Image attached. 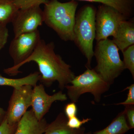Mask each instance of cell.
<instances>
[{"instance_id": "obj_1", "label": "cell", "mask_w": 134, "mask_h": 134, "mask_svg": "<svg viewBox=\"0 0 134 134\" xmlns=\"http://www.w3.org/2000/svg\"><path fill=\"white\" fill-rule=\"evenodd\" d=\"M53 42L46 43L41 39L33 52L27 59L22 63L19 68L26 63H36L38 66L40 75V81L42 84L50 87L57 82L62 90L70 83L75 76L71 67L54 52Z\"/></svg>"}, {"instance_id": "obj_2", "label": "cell", "mask_w": 134, "mask_h": 134, "mask_svg": "<svg viewBox=\"0 0 134 134\" xmlns=\"http://www.w3.org/2000/svg\"><path fill=\"white\" fill-rule=\"evenodd\" d=\"M44 5V23L63 41H74V29L78 2L72 0L65 3L58 0H48Z\"/></svg>"}, {"instance_id": "obj_3", "label": "cell", "mask_w": 134, "mask_h": 134, "mask_svg": "<svg viewBox=\"0 0 134 134\" xmlns=\"http://www.w3.org/2000/svg\"><path fill=\"white\" fill-rule=\"evenodd\" d=\"M97 9L92 5L81 8L75 17L74 42L87 59L86 68H91L94 56L93 41L96 38Z\"/></svg>"}, {"instance_id": "obj_4", "label": "cell", "mask_w": 134, "mask_h": 134, "mask_svg": "<svg viewBox=\"0 0 134 134\" xmlns=\"http://www.w3.org/2000/svg\"><path fill=\"white\" fill-rule=\"evenodd\" d=\"M119 50L109 38L97 41L94 51L97 65L94 69L110 85L125 69Z\"/></svg>"}, {"instance_id": "obj_5", "label": "cell", "mask_w": 134, "mask_h": 134, "mask_svg": "<svg viewBox=\"0 0 134 134\" xmlns=\"http://www.w3.org/2000/svg\"><path fill=\"white\" fill-rule=\"evenodd\" d=\"M67 85V96L71 102L76 103L80 96L85 93H90L97 103L100 102L101 97L108 91L110 85L96 72L94 69L86 68L81 74L75 76Z\"/></svg>"}, {"instance_id": "obj_6", "label": "cell", "mask_w": 134, "mask_h": 134, "mask_svg": "<svg viewBox=\"0 0 134 134\" xmlns=\"http://www.w3.org/2000/svg\"><path fill=\"white\" fill-rule=\"evenodd\" d=\"M41 39L40 32L38 30L14 37L9 50L14 65L4 69V73L11 76L20 73L19 66L31 55Z\"/></svg>"}, {"instance_id": "obj_7", "label": "cell", "mask_w": 134, "mask_h": 134, "mask_svg": "<svg viewBox=\"0 0 134 134\" xmlns=\"http://www.w3.org/2000/svg\"><path fill=\"white\" fill-rule=\"evenodd\" d=\"M129 19L114 8L104 4L99 5L96 16L97 42L113 37L121 23Z\"/></svg>"}, {"instance_id": "obj_8", "label": "cell", "mask_w": 134, "mask_h": 134, "mask_svg": "<svg viewBox=\"0 0 134 134\" xmlns=\"http://www.w3.org/2000/svg\"><path fill=\"white\" fill-rule=\"evenodd\" d=\"M33 87L24 85L14 88L5 118L10 125H16L31 107Z\"/></svg>"}, {"instance_id": "obj_9", "label": "cell", "mask_w": 134, "mask_h": 134, "mask_svg": "<svg viewBox=\"0 0 134 134\" xmlns=\"http://www.w3.org/2000/svg\"><path fill=\"white\" fill-rule=\"evenodd\" d=\"M43 22V10L40 6L18 10L11 22L14 37L37 30Z\"/></svg>"}, {"instance_id": "obj_10", "label": "cell", "mask_w": 134, "mask_h": 134, "mask_svg": "<svg viewBox=\"0 0 134 134\" xmlns=\"http://www.w3.org/2000/svg\"><path fill=\"white\" fill-rule=\"evenodd\" d=\"M68 97L65 93L59 91L49 95L46 92L42 84L33 87L32 95V110L37 119L42 120L48 112L53 103L56 101H64Z\"/></svg>"}, {"instance_id": "obj_11", "label": "cell", "mask_w": 134, "mask_h": 134, "mask_svg": "<svg viewBox=\"0 0 134 134\" xmlns=\"http://www.w3.org/2000/svg\"><path fill=\"white\" fill-rule=\"evenodd\" d=\"M48 125L45 119L38 120L31 110L18 122L14 134H42Z\"/></svg>"}, {"instance_id": "obj_12", "label": "cell", "mask_w": 134, "mask_h": 134, "mask_svg": "<svg viewBox=\"0 0 134 134\" xmlns=\"http://www.w3.org/2000/svg\"><path fill=\"white\" fill-rule=\"evenodd\" d=\"M113 42L122 52L134 45V23L129 19L121 23L113 36Z\"/></svg>"}, {"instance_id": "obj_13", "label": "cell", "mask_w": 134, "mask_h": 134, "mask_svg": "<svg viewBox=\"0 0 134 134\" xmlns=\"http://www.w3.org/2000/svg\"><path fill=\"white\" fill-rule=\"evenodd\" d=\"M67 120L65 114L60 113L53 122L48 125L42 134H81L85 132L84 127L78 129L70 128L67 126Z\"/></svg>"}, {"instance_id": "obj_14", "label": "cell", "mask_w": 134, "mask_h": 134, "mask_svg": "<svg viewBox=\"0 0 134 134\" xmlns=\"http://www.w3.org/2000/svg\"><path fill=\"white\" fill-rule=\"evenodd\" d=\"M88 2L98 3L108 5L115 9L129 19L134 13V0H72Z\"/></svg>"}, {"instance_id": "obj_15", "label": "cell", "mask_w": 134, "mask_h": 134, "mask_svg": "<svg viewBox=\"0 0 134 134\" xmlns=\"http://www.w3.org/2000/svg\"><path fill=\"white\" fill-rule=\"evenodd\" d=\"M40 78V74L38 72H34L19 79L7 78L0 74V86H10L14 88L26 85H31L34 87L37 85Z\"/></svg>"}, {"instance_id": "obj_16", "label": "cell", "mask_w": 134, "mask_h": 134, "mask_svg": "<svg viewBox=\"0 0 134 134\" xmlns=\"http://www.w3.org/2000/svg\"><path fill=\"white\" fill-rule=\"evenodd\" d=\"M130 129L124 110L119 114L106 127L94 132L93 134H124Z\"/></svg>"}, {"instance_id": "obj_17", "label": "cell", "mask_w": 134, "mask_h": 134, "mask_svg": "<svg viewBox=\"0 0 134 134\" xmlns=\"http://www.w3.org/2000/svg\"><path fill=\"white\" fill-rule=\"evenodd\" d=\"M18 10L13 0H0V23H11Z\"/></svg>"}, {"instance_id": "obj_18", "label": "cell", "mask_w": 134, "mask_h": 134, "mask_svg": "<svg viewBox=\"0 0 134 134\" xmlns=\"http://www.w3.org/2000/svg\"><path fill=\"white\" fill-rule=\"evenodd\" d=\"M125 69H128L134 78V45L130 46L122 52Z\"/></svg>"}, {"instance_id": "obj_19", "label": "cell", "mask_w": 134, "mask_h": 134, "mask_svg": "<svg viewBox=\"0 0 134 134\" xmlns=\"http://www.w3.org/2000/svg\"><path fill=\"white\" fill-rule=\"evenodd\" d=\"M91 120V119L86 118L81 120L77 116L68 119L67 125L69 128L73 129H78L81 128L82 125L87 123Z\"/></svg>"}, {"instance_id": "obj_20", "label": "cell", "mask_w": 134, "mask_h": 134, "mask_svg": "<svg viewBox=\"0 0 134 134\" xmlns=\"http://www.w3.org/2000/svg\"><path fill=\"white\" fill-rule=\"evenodd\" d=\"M17 125H10L5 117L0 125V134H14Z\"/></svg>"}, {"instance_id": "obj_21", "label": "cell", "mask_w": 134, "mask_h": 134, "mask_svg": "<svg viewBox=\"0 0 134 134\" xmlns=\"http://www.w3.org/2000/svg\"><path fill=\"white\" fill-rule=\"evenodd\" d=\"M9 32L7 25L0 23V51L5 47L7 43Z\"/></svg>"}, {"instance_id": "obj_22", "label": "cell", "mask_w": 134, "mask_h": 134, "mask_svg": "<svg viewBox=\"0 0 134 134\" xmlns=\"http://www.w3.org/2000/svg\"><path fill=\"white\" fill-rule=\"evenodd\" d=\"M128 90L127 97L126 100L124 102L117 103L115 104L119 105H122L125 106L134 105V84H132L130 86H127L125 90Z\"/></svg>"}, {"instance_id": "obj_23", "label": "cell", "mask_w": 134, "mask_h": 134, "mask_svg": "<svg viewBox=\"0 0 134 134\" xmlns=\"http://www.w3.org/2000/svg\"><path fill=\"white\" fill-rule=\"evenodd\" d=\"M134 105L125 106V110L126 119L130 129L134 128Z\"/></svg>"}, {"instance_id": "obj_24", "label": "cell", "mask_w": 134, "mask_h": 134, "mask_svg": "<svg viewBox=\"0 0 134 134\" xmlns=\"http://www.w3.org/2000/svg\"><path fill=\"white\" fill-rule=\"evenodd\" d=\"M77 107L75 103H71L67 104L64 108V113L67 119L76 116Z\"/></svg>"}, {"instance_id": "obj_25", "label": "cell", "mask_w": 134, "mask_h": 134, "mask_svg": "<svg viewBox=\"0 0 134 134\" xmlns=\"http://www.w3.org/2000/svg\"><path fill=\"white\" fill-rule=\"evenodd\" d=\"M6 111L0 106V125L5 119L6 116Z\"/></svg>"}, {"instance_id": "obj_26", "label": "cell", "mask_w": 134, "mask_h": 134, "mask_svg": "<svg viewBox=\"0 0 134 134\" xmlns=\"http://www.w3.org/2000/svg\"><path fill=\"white\" fill-rule=\"evenodd\" d=\"M81 134H91V132H87V133H85V132H84V133Z\"/></svg>"}]
</instances>
